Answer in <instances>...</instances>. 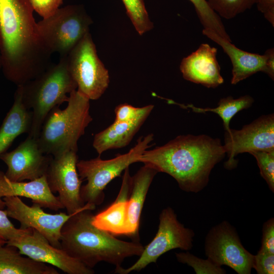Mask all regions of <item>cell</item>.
Returning a JSON list of instances; mask_svg holds the SVG:
<instances>
[{"mask_svg":"<svg viewBox=\"0 0 274 274\" xmlns=\"http://www.w3.org/2000/svg\"><path fill=\"white\" fill-rule=\"evenodd\" d=\"M92 23L84 8L68 5L37 22L39 34L52 53L67 56L84 36Z\"/></svg>","mask_w":274,"mask_h":274,"instance_id":"obj_7","label":"cell"},{"mask_svg":"<svg viewBox=\"0 0 274 274\" xmlns=\"http://www.w3.org/2000/svg\"><path fill=\"white\" fill-rule=\"evenodd\" d=\"M154 139L152 133L140 138L136 145L127 153L119 154L108 160H102L99 156L90 160H81L77 163L80 178L86 180L87 183L81 186L80 195L85 204L94 207L102 203L105 198L104 189L113 180L120 176L124 170L133 163L150 147Z\"/></svg>","mask_w":274,"mask_h":274,"instance_id":"obj_6","label":"cell"},{"mask_svg":"<svg viewBox=\"0 0 274 274\" xmlns=\"http://www.w3.org/2000/svg\"><path fill=\"white\" fill-rule=\"evenodd\" d=\"M33 11L43 18L53 15L62 4L63 0H28Z\"/></svg>","mask_w":274,"mask_h":274,"instance_id":"obj_33","label":"cell"},{"mask_svg":"<svg viewBox=\"0 0 274 274\" xmlns=\"http://www.w3.org/2000/svg\"><path fill=\"white\" fill-rule=\"evenodd\" d=\"M254 101L253 98L249 95H245L234 99L232 96L221 98L218 105L215 108H201L195 107L192 104L187 106L180 105L184 108H190L196 113L212 112L217 114L221 118L226 131L230 129L229 123L232 117L240 111L249 108Z\"/></svg>","mask_w":274,"mask_h":274,"instance_id":"obj_24","label":"cell"},{"mask_svg":"<svg viewBox=\"0 0 274 274\" xmlns=\"http://www.w3.org/2000/svg\"><path fill=\"white\" fill-rule=\"evenodd\" d=\"M158 172L144 164L132 177V188L128 200L125 235L138 236L142 209L150 186Z\"/></svg>","mask_w":274,"mask_h":274,"instance_id":"obj_20","label":"cell"},{"mask_svg":"<svg viewBox=\"0 0 274 274\" xmlns=\"http://www.w3.org/2000/svg\"><path fill=\"white\" fill-rule=\"evenodd\" d=\"M32 228H17L8 219L7 212L0 209V240L6 242L29 233Z\"/></svg>","mask_w":274,"mask_h":274,"instance_id":"obj_31","label":"cell"},{"mask_svg":"<svg viewBox=\"0 0 274 274\" xmlns=\"http://www.w3.org/2000/svg\"><path fill=\"white\" fill-rule=\"evenodd\" d=\"M74 151L52 157L47 172L46 179L53 193L57 196L68 214H73L84 210L92 211L95 207L84 204L80 195L82 180L78 175L77 163L78 156Z\"/></svg>","mask_w":274,"mask_h":274,"instance_id":"obj_11","label":"cell"},{"mask_svg":"<svg viewBox=\"0 0 274 274\" xmlns=\"http://www.w3.org/2000/svg\"><path fill=\"white\" fill-rule=\"evenodd\" d=\"M226 154L220 139L187 134L147 149L137 162L170 175L183 191L197 193L207 186L212 170Z\"/></svg>","mask_w":274,"mask_h":274,"instance_id":"obj_2","label":"cell"},{"mask_svg":"<svg viewBox=\"0 0 274 274\" xmlns=\"http://www.w3.org/2000/svg\"><path fill=\"white\" fill-rule=\"evenodd\" d=\"M18 249L0 246V274H58L52 266L22 256Z\"/></svg>","mask_w":274,"mask_h":274,"instance_id":"obj_23","label":"cell"},{"mask_svg":"<svg viewBox=\"0 0 274 274\" xmlns=\"http://www.w3.org/2000/svg\"><path fill=\"white\" fill-rule=\"evenodd\" d=\"M253 268L258 274H273L274 254L259 250L254 255Z\"/></svg>","mask_w":274,"mask_h":274,"instance_id":"obj_32","label":"cell"},{"mask_svg":"<svg viewBox=\"0 0 274 274\" xmlns=\"http://www.w3.org/2000/svg\"><path fill=\"white\" fill-rule=\"evenodd\" d=\"M258 11L261 12L272 26H274V0H258L257 3Z\"/></svg>","mask_w":274,"mask_h":274,"instance_id":"obj_35","label":"cell"},{"mask_svg":"<svg viewBox=\"0 0 274 274\" xmlns=\"http://www.w3.org/2000/svg\"><path fill=\"white\" fill-rule=\"evenodd\" d=\"M256 159L260 174L270 190L274 192V150L255 151L249 153Z\"/></svg>","mask_w":274,"mask_h":274,"instance_id":"obj_29","label":"cell"},{"mask_svg":"<svg viewBox=\"0 0 274 274\" xmlns=\"http://www.w3.org/2000/svg\"><path fill=\"white\" fill-rule=\"evenodd\" d=\"M153 108L152 105L136 108L127 104H120L115 109V121L132 122L140 119L146 120Z\"/></svg>","mask_w":274,"mask_h":274,"instance_id":"obj_30","label":"cell"},{"mask_svg":"<svg viewBox=\"0 0 274 274\" xmlns=\"http://www.w3.org/2000/svg\"><path fill=\"white\" fill-rule=\"evenodd\" d=\"M2 64H1V55H0V69H1Z\"/></svg>","mask_w":274,"mask_h":274,"instance_id":"obj_37","label":"cell"},{"mask_svg":"<svg viewBox=\"0 0 274 274\" xmlns=\"http://www.w3.org/2000/svg\"><path fill=\"white\" fill-rule=\"evenodd\" d=\"M202 33L219 45L229 57L232 64L231 83L236 84L258 72L274 79V50H267L264 54L250 53L242 50L211 29L203 28Z\"/></svg>","mask_w":274,"mask_h":274,"instance_id":"obj_16","label":"cell"},{"mask_svg":"<svg viewBox=\"0 0 274 274\" xmlns=\"http://www.w3.org/2000/svg\"><path fill=\"white\" fill-rule=\"evenodd\" d=\"M204 251L207 258L215 264L228 266L238 274H250L253 268L254 255L245 248L235 228L227 221L209 230Z\"/></svg>","mask_w":274,"mask_h":274,"instance_id":"obj_10","label":"cell"},{"mask_svg":"<svg viewBox=\"0 0 274 274\" xmlns=\"http://www.w3.org/2000/svg\"><path fill=\"white\" fill-rule=\"evenodd\" d=\"M260 251L274 254V219L271 218L263 225Z\"/></svg>","mask_w":274,"mask_h":274,"instance_id":"obj_34","label":"cell"},{"mask_svg":"<svg viewBox=\"0 0 274 274\" xmlns=\"http://www.w3.org/2000/svg\"><path fill=\"white\" fill-rule=\"evenodd\" d=\"M217 49L201 44L191 54L184 58L180 69L183 78L208 88H215L224 82L217 60Z\"/></svg>","mask_w":274,"mask_h":274,"instance_id":"obj_17","label":"cell"},{"mask_svg":"<svg viewBox=\"0 0 274 274\" xmlns=\"http://www.w3.org/2000/svg\"><path fill=\"white\" fill-rule=\"evenodd\" d=\"M6 244V242L0 240V246H3L5 245V244Z\"/></svg>","mask_w":274,"mask_h":274,"instance_id":"obj_36","label":"cell"},{"mask_svg":"<svg viewBox=\"0 0 274 274\" xmlns=\"http://www.w3.org/2000/svg\"><path fill=\"white\" fill-rule=\"evenodd\" d=\"M21 87L23 102L32 113L28 136L37 139L48 114L53 108L67 102V94L76 90L77 85L70 72L67 57L63 56L57 63L52 64Z\"/></svg>","mask_w":274,"mask_h":274,"instance_id":"obj_5","label":"cell"},{"mask_svg":"<svg viewBox=\"0 0 274 274\" xmlns=\"http://www.w3.org/2000/svg\"><path fill=\"white\" fill-rule=\"evenodd\" d=\"M90 99L75 90L69 94L66 107L53 108L48 114L37 139L44 154L53 157L78 151V141L92 121Z\"/></svg>","mask_w":274,"mask_h":274,"instance_id":"obj_4","label":"cell"},{"mask_svg":"<svg viewBox=\"0 0 274 274\" xmlns=\"http://www.w3.org/2000/svg\"><path fill=\"white\" fill-rule=\"evenodd\" d=\"M7 245L16 247L23 255L37 261L50 264L68 274H93L94 270L70 256L60 248L51 245L40 233L31 232L8 241Z\"/></svg>","mask_w":274,"mask_h":274,"instance_id":"obj_14","label":"cell"},{"mask_svg":"<svg viewBox=\"0 0 274 274\" xmlns=\"http://www.w3.org/2000/svg\"><path fill=\"white\" fill-rule=\"evenodd\" d=\"M52 157L43 153L37 139L29 136L14 150L0 155L8 166L5 176L14 182L32 181L45 176Z\"/></svg>","mask_w":274,"mask_h":274,"instance_id":"obj_15","label":"cell"},{"mask_svg":"<svg viewBox=\"0 0 274 274\" xmlns=\"http://www.w3.org/2000/svg\"><path fill=\"white\" fill-rule=\"evenodd\" d=\"M193 5L204 28L210 29L231 42L219 15L210 7L207 0H189Z\"/></svg>","mask_w":274,"mask_h":274,"instance_id":"obj_25","label":"cell"},{"mask_svg":"<svg viewBox=\"0 0 274 274\" xmlns=\"http://www.w3.org/2000/svg\"><path fill=\"white\" fill-rule=\"evenodd\" d=\"M17 86L13 105L0 126V155L7 152L17 136L28 133L32 124V111L23 102L21 85Z\"/></svg>","mask_w":274,"mask_h":274,"instance_id":"obj_21","label":"cell"},{"mask_svg":"<svg viewBox=\"0 0 274 274\" xmlns=\"http://www.w3.org/2000/svg\"><path fill=\"white\" fill-rule=\"evenodd\" d=\"M178 261L186 264L192 267L196 274H225L226 270L222 266H218L209 259H203L186 252L176 253Z\"/></svg>","mask_w":274,"mask_h":274,"instance_id":"obj_28","label":"cell"},{"mask_svg":"<svg viewBox=\"0 0 274 274\" xmlns=\"http://www.w3.org/2000/svg\"><path fill=\"white\" fill-rule=\"evenodd\" d=\"M132 188L129 167L124 170L119 192L108 208L93 215L92 223L96 227L115 235H125L128 200Z\"/></svg>","mask_w":274,"mask_h":274,"instance_id":"obj_19","label":"cell"},{"mask_svg":"<svg viewBox=\"0 0 274 274\" xmlns=\"http://www.w3.org/2000/svg\"><path fill=\"white\" fill-rule=\"evenodd\" d=\"M70 72L77 90L90 100L100 98L109 86L108 70L99 59L89 32L67 56Z\"/></svg>","mask_w":274,"mask_h":274,"instance_id":"obj_9","label":"cell"},{"mask_svg":"<svg viewBox=\"0 0 274 274\" xmlns=\"http://www.w3.org/2000/svg\"><path fill=\"white\" fill-rule=\"evenodd\" d=\"M126 13L139 35H142L153 27L143 0H121Z\"/></svg>","mask_w":274,"mask_h":274,"instance_id":"obj_26","label":"cell"},{"mask_svg":"<svg viewBox=\"0 0 274 274\" xmlns=\"http://www.w3.org/2000/svg\"><path fill=\"white\" fill-rule=\"evenodd\" d=\"M145 121L146 119L132 122L115 121L108 127L94 135L92 144L93 148L100 156L107 150L126 147Z\"/></svg>","mask_w":274,"mask_h":274,"instance_id":"obj_22","label":"cell"},{"mask_svg":"<svg viewBox=\"0 0 274 274\" xmlns=\"http://www.w3.org/2000/svg\"><path fill=\"white\" fill-rule=\"evenodd\" d=\"M8 216L18 221L23 229H33L43 235L53 246L61 249V230L65 222L74 214L60 212L49 214L39 204L28 206L18 197L3 198ZM75 214V213H74Z\"/></svg>","mask_w":274,"mask_h":274,"instance_id":"obj_13","label":"cell"},{"mask_svg":"<svg viewBox=\"0 0 274 274\" xmlns=\"http://www.w3.org/2000/svg\"><path fill=\"white\" fill-rule=\"evenodd\" d=\"M157 232L152 241L145 247L138 260L131 266L116 268L115 273L127 274L132 271H139L151 263H156L163 254L175 249L188 251L193 247L195 233L185 227L177 219L170 207L164 209L159 215Z\"/></svg>","mask_w":274,"mask_h":274,"instance_id":"obj_8","label":"cell"},{"mask_svg":"<svg viewBox=\"0 0 274 274\" xmlns=\"http://www.w3.org/2000/svg\"><path fill=\"white\" fill-rule=\"evenodd\" d=\"M21 196L31 200L42 208L57 211L64 209L57 196L50 190L45 176L29 182H14L8 179L0 170V209L5 207L6 196Z\"/></svg>","mask_w":274,"mask_h":274,"instance_id":"obj_18","label":"cell"},{"mask_svg":"<svg viewBox=\"0 0 274 274\" xmlns=\"http://www.w3.org/2000/svg\"><path fill=\"white\" fill-rule=\"evenodd\" d=\"M258 0H207L210 7L219 15L226 19L251 9Z\"/></svg>","mask_w":274,"mask_h":274,"instance_id":"obj_27","label":"cell"},{"mask_svg":"<svg viewBox=\"0 0 274 274\" xmlns=\"http://www.w3.org/2000/svg\"><path fill=\"white\" fill-rule=\"evenodd\" d=\"M28 0H0V55L5 77L23 85L46 70L52 53L43 42Z\"/></svg>","mask_w":274,"mask_h":274,"instance_id":"obj_1","label":"cell"},{"mask_svg":"<svg viewBox=\"0 0 274 274\" xmlns=\"http://www.w3.org/2000/svg\"><path fill=\"white\" fill-rule=\"evenodd\" d=\"M224 145L228 160L225 167H236L234 157L239 153L274 150V116L273 114L259 117L239 130L230 128L224 135Z\"/></svg>","mask_w":274,"mask_h":274,"instance_id":"obj_12","label":"cell"},{"mask_svg":"<svg viewBox=\"0 0 274 274\" xmlns=\"http://www.w3.org/2000/svg\"><path fill=\"white\" fill-rule=\"evenodd\" d=\"M91 211L76 213L65 222L61 230V249L90 268L102 261L118 268L126 258L140 256L144 249L140 243L119 239L95 227Z\"/></svg>","mask_w":274,"mask_h":274,"instance_id":"obj_3","label":"cell"}]
</instances>
